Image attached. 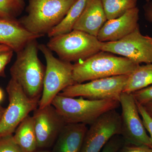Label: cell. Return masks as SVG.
I'll return each instance as SVG.
<instances>
[{
	"label": "cell",
	"mask_w": 152,
	"mask_h": 152,
	"mask_svg": "<svg viewBox=\"0 0 152 152\" xmlns=\"http://www.w3.org/2000/svg\"><path fill=\"white\" fill-rule=\"evenodd\" d=\"M37 39L30 41L17 53V58L11 67V78L21 87L28 97L39 102L43 88L46 67L38 57Z\"/></svg>",
	"instance_id": "1"
},
{
	"label": "cell",
	"mask_w": 152,
	"mask_h": 152,
	"mask_svg": "<svg viewBox=\"0 0 152 152\" xmlns=\"http://www.w3.org/2000/svg\"><path fill=\"white\" fill-rule=\"evenodd\" d=\"M140 65L122 56L101 51L87 59L73 64L75 84L113 76L129 75Z\"/></svg>",
	"instance_id": "2"
},
{
	"label": "cell",
	"mask_w": 152,
	"mask_h": 152,
	"mask_svg": "<svg viewBox=\"0 0 152 152\" xmlns=\"http://www.w3.org/2000/svg\"><path fill=\"white\" fill-rule=\"evenodd\" d=\"M77 0H29L28 14L18 20L29 32L43 37L61 22Z\"/></svg>",
	"instance_id": "3"
},
{
	"label": "cell",
	"mask_w": 152,
	"mask_h": 152,
	"mask_svg": "<svg viewBox=\"0 0 152 152\" xmlns=\"http://www.w3.org/2000/svg\"><path fill=\"white\" fill-rule=\"evenodd\" d=\"M51 104L66 124L91 125L105 113L116 110L119 101L106 99L94 100L82 97H70L57 95Z\"/></svg>",
	"instance_id": "4"
},
{
	"label": "cell",
	"mask_w": 152,
	"mask_h": 152,
	"mask_svg": "<svg viewBox=\"0 0 152 152\" xmlns=\"http://www.w3.org/2000/svg\"><path fill=\"white\" fill-rule=\"evenodd\" d=\"M97 37L77 30L50 38L47 46L60 59L72 63L82 61L102 51Z\"/></svg>",
	"instance_id": "5"
},
{
	"label": "cell",
	"mask_w": 152,
	"mask_h": 152,
	"mask_svg": "<svg viewBox=\"0 0 152 152\" xmlns=\"http://www.w3.org/2000/svg\"><path fill=\"white\" fill-rule=\"evenodd\" d=\"M39 48L46 62L42 93L39 104V107L43 108L51 104L57 95L75 83L72 63L56 58L46 45L40 44Z\"/></svg>",
	"instance_id": "6"
},
{
	"label": "cell",
	"mask_w": 152,
	"mask_h": 152,
	"mask_svg": "<svg viewBox=\"0 0 152 152\" xmlns=\"http://www.w3.org/2000/svg\"><path fill=\"white\" fill-rule=\"evenodd\" d=\"M6 90L9 103L0 121V137L13 134L20 123L39 107V101L28 97L12 79L9 82Z\"/></svg>",
	"instance_id": "7"
},
{
	"label": "cell",
	"mask_w": 152,
	"mask_h": 152,
	"mask_svg": "<svg viewBox=\"0 0 152 152\" xmlns=\"http://www.w3.org/2000/svg\"><path fill=\"white\" fill-rule=\"evenodd\" d=\"M129 75L113 76L86 83L75 84L58 94L70 97H82L94 100L111 99L119 101Z\"/></svg>",
	"instance_id": "8"
},
{
	"label": "cell",
	"mask_w": 152,
	"mask_h": 152,
	"mask_svg": "<svg viewBox=\"0 0 152 152\" xmlns=\"http://www.w3.org/2000/svg\"><path fill=\"white\" fill-rule=\"evenodd\" d=\"M121 107V133L129 145L151 147L150 136L139 113L135 100L132 94L123 92L120 99Z\"/></svg>",
	"instance_id": "9"
},
{
	"label": "cell",
	"mask_w": 152,
	"mask_h": 152,
	"mask_svg": "<svg viewBox=\"0 0 152 152\" xmlns=\"http://www.w3.org/2000/svg\"><path fill=\"white\" fill-rule=\"evenodd\" d=\"M102 51L127 58L140 65L152 63V37L142 34L140 27L120 40L102 42Z\"/></svg>",
	"instance_id": "10"
},
{
	"label": "cell",
	"mask_w": 152,
	"mask_h": 152,
	"mask_svg": "<svg viewBox=\"0 0 152 152\" xmlns=\"http://www.w3.org/2000/svg\"><path fill=\"white\" fill-rule=\"evenodd\" d=\"M90 126L80 152H101L113 137L121 135V115L116 110L109 111Z\"/></svg>",
	"instance_id": "11"
},
{
	"label": "cell",
	"mask_w": 152,
	"mask_h": 152,
	"mask_svg": "<svg viewBox=\"0 0 152 152\" xmlns=\"http://www.w3.org/2000/svg\"><path fill=\"white\" fill-rule=\"evenodd\" d=\"M32 116L38 148L50 149L66 124L51 104L43 108L38 107Z\"/></svg>",
	"instance_id": "12"
},
{
	"label": "cell",
	"mask_w": 152,
	"mask_h": 152,
	"mask_svg": "<svg viewBox=\"0 0 152 152\" xmlns=\"http://www.w3.org/2000/svg\"><path fill=\"white\" fill-rule=\"evenodd\" d=\"M140 10L137 7L116 18L107 20L101 28L97 38L102 42L120 40L139 27Z\"/></svg>",
	"instance_id": "13"
},
{
	"label": "cell",
	"mask_w": 152,
	"mask_h": 152,
	"mask_svg": "<svg viewBox=\"0 0 152 152\" xmlns=\"http://www.w3.org/2000/svg\"><path fill=\"white\" fill-rule=\"evenodd\" d=\"M40 37L27 31L17 19H0V45L7 46L15 53L20 51L30 41Z\"/></svg>",
	"instance_id": "14"
},
{
	"label": "cell",
	"mask_w": 152,
	"mask_h": 152,
	"mask_svg": "<svg viewBox=\"0 0 152 152\" xmlns=\"http://www.w3.org/2000/svg\"><path fill=\"white\" fill-rule=\"evenodd\" d=\"M107 20L101 0H87L83 12L73 30H79L97 37Z\"/></svg>",
	"instance_id": "15"
},
{
	"label": "cell",
	"mask_w": 152,
	"mask_h": 152,
	"mask_svg": "<svg viewBox=\"0 0 152 152\" xmlns=\"http://www.w3.org/2000/svg\"><path fill=\"white\" fill-rule=\"evenodd\" d=\"M88 129L84 124H67L58 136L52 152H80Z\"/></svg>",
	"instance_id": "16"
},
{
	"label": "cell",
	"mask_w": 152,
	"mask_h": 152,
	"mask_svg": "<svg viewBox=\"0 0 152 152\" xmlns=\"http://www.w3.org/2000/svg\"><path fill=\"white\" fill-rule=\"evenodd\" d=\"M13 134L14 140L25 152L37 149V142L32 116L28 115L20 123Z\"/></svg>",
	"instance_id": "17"
},
{
	"label": "cell",
	"mask_w": 152,
	"mask_h": 152,
	"mask_svg": "<svg viewBox=\"0 0 152 152\" xmlns=\"http://www.w3.org/2000/svg\"><path fill=\"white\" fill-rule=\"evenodd\" d=\"M152 85V63L140 65L129 75L123 92L131 94Z\"/></svg>",
	"instance_id": "18"
},
{
	"label": "cell",
	"mask_w": 152,
	"mask_h": 152,
	"mask_svg": "<svg viewBox=\"0 0 152 152\" xmlns=\"http://www.w3.org/2000/svg\"><path fill=\"white\" fill-rule=\"evenodd\" d=\"M87 1V0H77L71 7L61 22L49 32L48 34L49 37L66 34L72 31L74 25L85 8Z\"/></svg>",
	"instance_id": "19"
},
{
	"label": "cell",
	"mask_w": 152,
	"mask_h": 152,
	"mask_svg": "<svg viewBox=\"0 0 152 152\" xmlns=\"http://www.w3.org/2000/svg\"><path fill=\"white\" fill-rule=\"evenodd\" d=\"M107 20L118 18L136 7L138 0H101Z\"/></svg>",
	"instance_id": "20"
},
{
	"label": "cell",
	"mask_w": 152,
	"mask_h": 152,
	"mask_svg": "<svg viewBox=\"0 0 152 152\" xmlns=\"http://www.w3.org/2000/svg\"><path fill=\"white\" fill-rule=\"evenodd\" d=\"M25 6L24 0H0V8L6 20H17Z\"/></svg>",
	"instance_id": "21"
},
{
	"label": "cell",
	"mask_w": 152,
	"mask_h": 152,
	"mask_svg": "<svg viewBox=\"0 0 152 152\" xmlns=\"http://www.w3.org/2000/svg\"><path fill=\"white\" fill-rule=\"evenodd\" d=\"M0 152H25L14 140L13 135L0 137Z\"/></svg>",
	"instance_id": "22"
},
{
	"label": "cell",
	"mask_w": 152,
	"mask_h": 152,
	"mask_svg": "<svg viewBox=\"0 0 152 152\" xmlns=\"http://www.w3.org/2000/svg\"><path fill=\"white\" fill-rule=\"evenodd\" d=\"M137 103L143 104L152 101V85L132 93Z\"/></svg>",
	"instance_id": "23"
},
{
	"label": "cell",
	"mask_w": 152,
	"mask_h": 152,
	"mask_svg": "<svg viewBox=\"0 0 152 152\" xmlns=\"http://www.w3.org/2000/svg\"><path fill=\"white\" fill-rule=\"evenodd\" d=\"M137 104L139 113L140 115V116L141 117L144 126L147 132L149 134L151 144V148L152 149V119L149 116L148 114L147 113L143 106L137 102Z\"/></svg>",
	"instance_id": "24"
},
{
	"label": "cell",
	"mask_w": 152,
	"mask_h": 152,
	"mask_svg": "<svg viewBox=\"0 0 152 152\" xmlns=\"http://www.w3.org/2000/svg\"><path fill=\"white\" fill-rule=\"evenodd\" d=\"M14 52L12 50L0 52V77H5V69L6 66L10 62Z\"/></svg>",
	"instance_id": "25"
},
{
	"label": "cell",
	"mask_w": 152,
	"mask_h": 152,
	"mask_svg": "<svg viewBox=\"0 0 152 152\" xmlns=\"http://www.w3.org/2000/svg\"><path fill=\"white\" fill-rule=\"evenodd\" d=\"M119 136L117 135L113 137L106 144L101 152H118L122 145V142Z\"/></svg>",
	"instance_id": "26"
},
{
	"label": "cell",
	"mask_w": 152,
	"mask_h": 152,
	"mask_svg": "<svg viewBox=\"0 0 152 152\" xmlns=\"http://www.w3.org/2000/svg\"><path fill=\"white\" fill-rule=\"evenodd\" d=\"M118 152H152V149L147 146L129 145L121 147Z\"/></svg>",
	"instance_id": "27"
},
{
	"label": "cell",
	"mask_w": 152,
	"mask_h": 152,
	"mask_svg": "<svg viewBox=\"0 0 152 152\" xmlns=\"http://www.w3.org/2000/svg\"><path fill=\"white\" fill-rule=\"evenodd\" d=\"M143 10L146 20L152 24V1L146 2L143 6Z\"/></svg>",
	"instance_id": "28"
},
{
	"label": "cell",
	"mask_w": 152,
	"mask_h": 152,
	"mask_svg": "<svg viewBox=\"0 0 152 152\" xmlns=\"http://www.w3.org/2000/svg\"><path fill=\"white\" fill-rule=\"evenodd\" d=\"M142 105V104H141ZM144 108L152 119V101L142 104Z\"/></svg>",
	"instance_id": "29"
},
{
	"label": "cell",
	"mask_w": 152,
	"mask_h": 152,
	"mask_svg": "<svg viewBox=\"0 0 152 152\" xmlns=\"http://www.w3.org/2000/svg\"><path fill=\"white\" fill-rule=\"evenodd\" d=\"M12 50L10 48H9L7 46L5 45H0V52L8 50Z\"/></svg>",
	"instance_id": "30"
},
{
	"label": "cell",
	"mask_w": 152,
	"mask_h": 152,
	"mask_svg": "<svg viewBox=\"0 0 152 152\" xmlns=\"http://www.w3.org/2000/svg\"><path fill=\"white\" fill-rule=\"evenodd\" d=\"M33 152H52L48 148H38Z\"/></svg>",
	"instance_id": "31"
},
{
	"label": "cell",
	"mask_w": 152,
	"mask_h": 152,
	"mask_svg": "<svg viewBox=\"0 0 152 152\" xmlns=\"http://www.w3.org/2000/svg\"><path fill=\"white\" fill-rule=\"evenodd\" d=\"M5 108L4 107L0 105V121H1V118L2 117L3 114H4V112L5 110Z\"/></svg>",
	"instance_id": "32"
},
{
	"label": "cell",
	"mask_w": 152,
	"mask_h": 152,
	"mask_svg": "<svg viewBox=\"0 0 152 152\" xmlns=\"http://www.w3.org/2000/svg\"><path fill=\"white\" fill-rule=\"evenodd\" d=\"M4 98V93L3 90L0 88V103L3 101Z\"/></svg>",
	"instance_id": "33"
},
{
	"label": "cell",
	"mask_w": 152,
	"mask_h": 152,
	"mask_svg": "<svg viewBox=\"0 0 152 152\" xmlns=\"http://www.w3.org/2000/svg\"><path fill=\"white\" fill-rule=\"evenodd\" d=\"M0 19H5L4 17L2 12L1 10V8H0ZM5 20H6V19H5Z\"/></svg>",
	"instance_id": "34"
},
{
	"label": "cell",
	"mask_w": 152,
	"mask_h": 152,
	"mask_svg": "<svg viewBox=\"0 0 152 152\" xmlns=\"http://www.w3.org/2000/svg\"><path fill=\"white\" fill-rule=\"evenodd\" d=\"M151 1V0H146V2H148L150 1Z\"/></svg>",
	"instance_id": "35"
}]
</instances>
